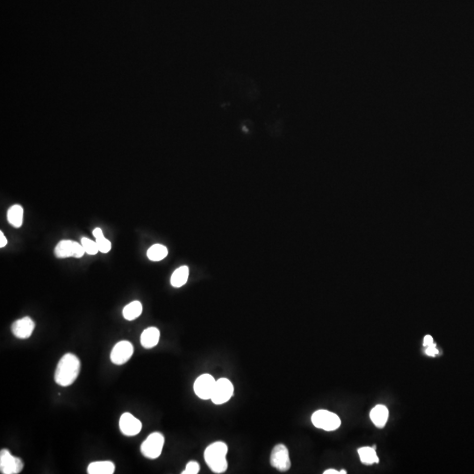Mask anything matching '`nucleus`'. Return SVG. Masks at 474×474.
I'll list each match as a JSON object with an SVG mask.
<instances>
[{
    "mask_svg": "<svg viewBox=\"0 0 474 474\" xmlns=\"http://www.w3.org/2000/svg\"><path fill=\"white\" fill-rule=\"evenodd\" d=\"M227 445L221 441L214 442L206 447L204 453L205 461L214 474H223L227 471Z\"/></svg>",
    "mask_w": 474,
    "mask_h": 474,
    "instance_id": "f03ea898",
    "label": "nucleus"
},
{
    "mask_svg": "<svg viewBox=\"0 0 474 474\" xmlns=\"http://www.w3.org/2000/svg\"><path fill=\"white\" fill-rule=\"evenodd\" d=\"M81 368L79 358L72 353H67L57 364L55 369V381L59 386H69L76 381Z\"/></svg>",
    "mask_w": 474,
    "mask_h": 474,
    "instance_id": "f257e3e1",
    "label": "nucleus"
},
{
    "mask_svg": "<svg viewBox=\"0 0 474 474\" xmlns=\"http://www.w3.org/2000/svg\"><path fill=\"white\" fill-rule=\"evenodd\" d=\"M234 395V386L227 378H219L216 380L214 393L211 400L215 405H223L227 402Z\"/></svg>",
    "mask_w": 474,
    "mask_h": 474,
    "instance_id": "39448f33",
    "label": "nucleus"
},
{
    "mask_svg": "<svg viewBox=\"0 0 474 474\" xmlns=\"http://www.w3.org/2000/svg\"><path fill=\"white\" fill-rule=\"evenodd\" d=\"M200 464L198 462L190 461L189 463H187V465L185 466V470L183 471L181 474H197L200 473Z\"/></svg>",
    "mask_w": 474,
    "mask_h": 474,
    "instance_id": "5701e85b",
    "label": "nucleus"
},
{
    "mask_svg": "<svg viewBox=\"0 0 474 474\" xmlns=\"http://www.w3.org/2000/svg\"><path fill=\"white\" fill-rule=\"evenodd\" d=\"M324 474H339V472L338 471L334 470V469H329V470H326L324 473Z\"/></svg>",
    "mask_w": 474,
    "mask_h": 474,
    "instance_id": "cd10ccee",
    "label": "nucleus"
},
{
    "mask_svg": "<svg viewBox=\"0 0 474 474\" xmlns=\"http://www.w3.org/2000/svg\"><path fill=\"white\" fill-rule=\"evenodd\" d=\"M93 236L95 237V239H96V238H98V237L103 236L104 234H103V231H102L101 228H100V227H97V228H95V229L93 230Z\"/></svg>",
    "mask_w": 474,
    "mask_h": 474,
    "instance_id": "bb28decb",
    "label": "nucleus"
},
{
    "mask_svg": "<svg viewBox=\"0 0 474 474\" xmlns=\"http://www.w3.org/2000/svg\"><path fill=\"white\" fill-rule=\"evenodd\" d=\"M24 467V463L21 458L14 457L8 449H3L0 451V471L3 474H18Z\"/></svg>",
    "mask_w": 474,
    "mask_h": 474,
    "instance_id": "1a4fd4ad",
    "label": "nucleus"
},
{
    "mask_svg": "<svg viewBox=\"0 0 474 474\" xmlns=\"http://www.w3.org/2000/svg\"><path fill=\"white\" fill-rule=\"evenodd\" d=\"M85 250L82 244L71 240H63L59 242L55 249V255L58 258H66L74 256L80 258L84 256Z\"/></svg>",
    "mask_w": 474,
    "mask_h": 474,
    "instance_id": "6e6552de",
    "label": "nucleus"
},
{
    "mask_svg": "<svg viewBox=\"0 0 474 474\" xmlns=\"http://www.w3.org/2000/svg\"><path fill=\"white\" fill-rule=\"evenodd\" d=\"M312 424L316 428L326 431H333L340 427L341 420L339 416L327 410L321 409L315 412L312 416Z\"/></svg>",
    "mask_w": 474,
    "mask_h": 474,
    "instance_id": "7ed1b4c3",
    "label": "nucleus"
},
{
    "mask_svg": "<svg viewBox=\"0 0 474 474\" xmlns=\"http://www.w3.org/2000/svg\"><path fill=\"white\" fill-rule=\"evenodd\" d=\"M24 211L20 205H14L10 207L7 213V220L9 223L14 227H21L23 223Z\"/></svg>",
    "mask_w": 474,
    "mask_h": 474,
    "instance_id": "a211bd4d",
    "label": "nucleus"
},
{
    "mask_svg": "<svg viewBox=\"0 0 474 474\" xmlns=\"http://www.w3.org/2000/svg\"><path fill=\"white\" fill-rule=\"evenodd\" d=\"M115 471V466L111 461L93 462L87 467L89 474H113Z\"/></svg>",
    "mask_w": 474,
    "mask_h": 474,
    "instance_id": "2eb2a0df",
    "label": "nucleus"
},
{
    "mask_svg": "<svg viewBox=\"0 0 474 474\" xmlns=\"http://www.w3.org/2000/svg\"><path fill=\"white\" fill-rule=\"evenodd\" d=\"M189 277V268L187 266H181L176 269L171 277V284L173 287L179 288L185 285Z\"/></svg>",
    "mask_w": 474,
    "mask_h": 474,
    "instance_id": "dca6fc26",
    "label": "nucleus"
},
{
    "mask_svg": "<svg viewBox=\"0 0 474 474\" xmlns=\"http://www.w3.org/2000/svg\"><path fill=\"white\" fill-rule=\"evenodd\" d=\"M35 327V323L28 316L17 320L13 323L12 332L13 335L20 339H27L32 336Z\"/></svg>",
    "mask_w": 474,
    "mask_h": 474,
    "instance_id": "f8f14e48",
    "label": "nucleus"
},
{
    "mask_svg": "<svg viewBox=\"0 0 474 474\" xmlns=\"http://www.w3.org/2000/svg\"><path fill=\"white\" fill-rule=\"evenodd\" d=\"M271 465L279 472H287L291 467L289 450L283 444L275 445L271 453Z\"/></svg>",
    "mask_w": 474,
    "mask_h": 474,
    "instance_id": "423d86ee",
    "label": "nucleus"
},
{
    "mask_svg": "<svg viewBox=\"0 0 474 474\" xmlns=\"http://www.w3.org/2000/svg\"><path fill=\"white\" fill-rule=\"evenodd\" d=\"M160 340V331L155 327H148L141 336V344L143 348L152 349L157 345Z\"/></svg>",
    "mask_w": 474,
    "mask_h": 474,
    "instance_id": "ddd939ff",
    "label": "nucleus"
},
{
    "mask_svg": "<svg viewBox=\"0 0 474 474\" xmlns=\"http://www.w3.org/2000/svg\"><path fill=\"white\" fill-rule=\"evenodd\" d=\"M167 255H168V249L162 244H154L149 249L147 252L149 259L155 262L163 260L167 256Z\"/></svg>",
    "mask_w": 474,
    "mask_h": 474,
    "instance_id": "aec40b11",
    "label": "nucleus"
},
{
    "mask_svg": "<svg viewBox=\"0 0 474 474\" xmlns=\"http://www.w3.org/2000/svg\"><path fill=\"white\" fill-rule=\"evenodd\" d=\"M81 244L83 245L85 253H87L88 255H96L97 253L100 251L96 241L94 242L87 237H83L81 239Z\"/></svg>",
    "mask_w": 474,
    "mask_h": 474,
    "instance_id": "412c9836",
    "label": "nucleus"
},
{
    "mask_svg": "<svg viewBox=\"0 0 474 474\" xmlns=\"http://www.w3.org/2000/svg\"><path fill=\"white\" fill-rule=\"evenodd\" d=\"M425 352H426V354L428 355V356H430V357H435L436 355L438 354V349H436V344H434V343H433L432 344H430V345L428 346L427 349H426Z\"/></svg>",
    "mask_w": 474,
    "mask_h": 474,
    "instance_id": "b1692460",
    "label": "nucleus"
},
{
    "mask_svg": "<svg viewBox=\"0 0 474 474\" xmlns=\"http://www.w3.org/2000/svg\"><path fill=\"white\" fill-rule=\"evenodd\" d=\"M216 380L210 374H202L193 384V390L195 395L201 399H211L214 393Z\"/></svg>",
    "mask_w": 474,
    "mask_h": 474,
    "instance_id": "0eeeda50",
    "label": "nucleus"
},
{
    "mask_svg": "<svg viewBox=\"0 0 474 474\" xmlns=\"http://www.w3.org/2000/svg\"><path fill=\"white\" fill-rule=\"evenodd\" d=\"M142 313H143V305L138 300L129 303L123 308L122 311V315L127 321H134L136 318H138L139 316L142 315Z\"/></svg>",
    "mask_w": 474,
    "mask_h": 474,
    "instance_id": "f3484780",
    "label": "nucleus"
},
{
    "mask_svg": "<svg viewBox=\"0 0 474 474\" xmlns=\"http://www.w3.org/2000/svg\"><path fill=\"white\" fill-rule=\"evenodd\" d=\"M388 409L383 405H377L372 409L370 413V417L374 425L378 428H383L386 424L388 419Z\"/></svg>",
    "mask_w": 474,
    "mask_h": 474,
    "instance_id": "4468645a",
    "label": "nucleus"
},
{
    "mask_svg": "<svg viewBox=\"0 0 474 474\" xmlns=\"http://www.w3.org/2000/svg\"><path fill=\"white\" fill-rule=\"evenodd\" d=\"M358 454L360 457L362 463L365 465H373L374 463H378L379 458L376 453V450L374 447H362L358 449Z\"/></svg>",
    "mask_w": 474,
    "mask_h": 474,
    "instance_id": "6ab92c4d",
    "label": "nucleus"
},
{
    "mask_svg": "<svg viewBox=\"0 0 474 474\" xmlns=\"http://www.w3.org/2000/svg\"><path fill=\"white\" fill-rule=\"evenodd\" d=\"M164 436L159 432H154L148 436L141 446V451L144 457L155 459L160 457L164 448Z\"/></svg>",
    "mask_w": 474,
    "mask_h": 474,
    "instance_id": "20e7f679",
    "label": "nucleus"
},
{
    "mask_svg": "<svg viewBox=\"0 0 474 474\" xmlns=\"http://www.w3.org/2000/svg\"><path fill=\"white\" fill-rule=\"evenodd\" d=\"M347 474V472H346V471L345 470H342L341 471V472H339V474Z\"/></svg>",
    "mask_w": 474,
    "mask_h": 474,
    "instance_id": "c85d7f7f",
    "label": "nucleus"
},
{
    "mask_svg": "<svg viewBox=\"0 0 474 474\" xmlns=\"http://www.w3.org/2000/svg\"><path fill=\"white\" fill-rule=\"evenodd\" d=\"M96 243L98 244V247H99V250L102 253L105 254V253H108L111 250V248H112L111 242L109 240L106 239L104 235L96 238Z\"/></svg>",
    "mask_w": 474,
    "mask_h": 474,
    "instance_id": "4be33fe9",
    "label": "nucleus"
},
{
    "mask_svg": "<svg viewBox=\"0 0 474 474\" xmlns=\"http://www.w3.org/2000/svg\"><path fill=\"white\" fill-rule=\"evenodd\" d=\"M7 244V239L4 236V233L1 231L0 232V247L4 248Z\"/></svg>",
    "mask_w": 474,
    "mask_h": 474,
    "instance_id": "393cba45",
    "label": "nucleus"
},
{
    "mask_svg": "<svg viewBox=\"0 0 474 474\" xmlns=\"http://www.w3.org/2000/svg\"><path fill=\"white\" fill-rule=\"evenodd\" d=\"M143 425L130 413H124L120 419V429L126 436H136L142 430Z\"/></svg>",
    "mask_w": 474,
    "mask_h": 474,
    "instance_id": "9b49d317",
    "label": "nucleus"
},
{
    "mask_svg": "<svg viewBox=\"0 0 474 474\" xmlns=\"http://www.w3.org/2000/svg\"><path fill=\"white\" fill-rule=\"evenodd\" d=\"M434 342H433L432 336H426L424 337V345L425 347H428L430 344H432Z\"/></svg>",
    "mask_w": 474,
    "mask_h": 474,
    "instance_id": "a878e982",
    "label": "nucleus"
},
{
    "mask_svg": "<svg viewBox=\"0 0 474 474\" xmlns=\"http://www.w3.org/2000/svg\"><path fill=\"white\" fill-rule=\"evenodd\" d=\"M133 353L134 347L132 344L127 341H122L114 345L110 357L114 365H122L130 359Z\"/></svg>",
    "mask_w": 474,
    "mask_h": 474,
    "instance_id": "9d476101",
    "label": "nucleus"
}]
</instances>
